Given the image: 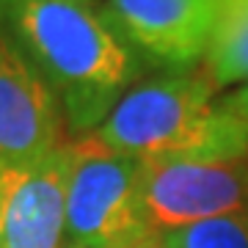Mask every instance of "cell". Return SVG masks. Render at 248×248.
Wrapping results in <instances>:
<instances>
[{
    "label": "cell",
    "instance_id": "8",
    "mask_svg": "<svg viewBox=\"0 0 248 248\" xmlns=\"http://www.w3.org/2000/svg\"><path fill=\"white\" fill-rule=\"evenodd\" d=\"M202 72L215 91L248 80V0H218Z\"/></svg>",
    "mask_w": 248,
    "mask_h": 248
},
{
    "label": "cell",
    "instance_id": "13",
    "mask_svg": "<svg viewBox=\"0 0 248 248\" xmlns=\"http://www.w3.org/2000/svg\"><path fill=\"white\" fill-rule=\"evenodd\" d=\"M0 177H3V169H0ZM0 248H3V237H0Z\"/></svg>",
    "mask_w": 248,
    "mask_h": 248
},
{
    "label": "cell",
    "instance_id": "1",
    "mask_svg": "<svg viewBox=\"0 0 248 248\" xmlns=\"http://www.w3.org/2000/svg\"><path fill=\"white\" fill-rule=\"evenodd\" d=\"M0 31L53 89L78 138L105 122L143 72L94 0H0Z\"/></svg>",
    "mask_w": 248,
    "mask_h": 248
},
{
    "label": "cell",
    "instance_id": "12",
    "mask_svg": "<svg viewBox=\"0 0 248 248\" xmlns=\"http://www.w3.org/2000/svg\"><path fill=\"white\" fill-rule=\"evenodd\" d=\"M152 234V232H149ZM149 234H143L141 240H133V243H127V246H119V248H146V237H149Z\"/></svg>",
    "mask_w": 248,
    "mask_h": 248
},
{
    "label": "cell",
    "instance_id": "14",
    "mask_svg": "<svg viewBox=\"0 0 248 248\" xmlns=\"http://www.w3.org/2000/svg\"><path fill=\"white\" fill-rule=\"evenodd\" d=\"M66 248H83V246H66Z\"/></svg>",
    "mask_w": 248,
    "mask_h": 248
},
{
    "label": "cell",
    "instance_id": "3",
    "mask_svg": "<svg viewBox=\"0 0 248 248\" xmlns=\"http://www.w3.org/2000/svg\"><path fill=\"white\" fill-rule=\"evenodd\" d=\"M149 234L141 210V163L94 133L72 141L66 185V246L119 248Z\"/></svg>",
    "mask_w": 248,
    "mask_h": 248
},
{
    "label": "cell",
    "instance_id": "4",
    "mask_svg": "<svg viewBox=\"0 0 248 248\" xmlns=\"http://www.w3.org/2000/svg\"><path fill=\"white\" fill-rule=\"evenodd\" d=\"M248 204V157H174L141 163V210L149 232L207 221Z\"/></svg>",
    "mask_w": 248,
    "mask_h": 248
},
{
    "label": "cell",
    "instance_id": "2",
    "mask_svg": "<svg viewBox=\"0 0 248 248\" xmlns=\"http://www.w3.org/2000/svg\"><path fill=\"white\" fill-rule=\"evenodd\" d=\"M94 135L138 163L248 157V127L218 110L215 86L202 69L169 72L133 86Z\"/></svg>",
    "mask_w": 248,
    "mask_h": 248
},
{
    "label": "cell",
    "instance_id": "5",
    "mask_svg": "<svg viewBox=\"0 0 248 248\" xmlns=\"http://www.w3.org/2000/svg\"><path fill=\"white\" fill-rule=\"evenodd\" d=\"M102 14L141 63L190 72L207 55L218 0H105Z\"/></svg>",
    "mask_w": 248,
    "mask_h": 248
},
{
    "label": "cell",
    "instance_id": "15",
    "mask_svg": "<svg viewBox=\"0 0 248 248\" xmlns=\"http://www.w3.org/2000/svg\"><path fill=\"white\" fill-rule=\"evenodd\" d=\"M0 169H3V166H0Z\"/></svg>",
    "mask_w": 248,
    "mask_h": 248
},
{
    "label": "cell",
    "instance_id": "11",
    "mask_svg": "<svg viewBox=\"0 0 248 248\" xmlns=\"http://www.w3.org/2000/svg\"><path fill=\"white\" fill-rule=\"evenodd\" d=\"M146 248H163V243H160L157 232H152L149 237H146Z\"/></svg>",
    "mask_w": 248,
    "mask_h": 248
},
{
    "label": "cell",
    "instance_id": "9",
    "mask_svg": "<svg viewBox=\"0 0 248 248\" xmlns=\"http://www.w3.org/2000/svg\"><path fill=\"white\" fill-rule=\"evenodd\" d=\"M163 248H248V204L157 234Z\"/></svg>",
    "mask_w": 248,
    "mask_h": 248
},
{
    "label": "cell",
    "instance_id": "6",
    "mask_svg": "<svg viewBox=\"0 0 248 248\" xmlns=\"http://www.w3.org/2000/svg\"><path fill=\"white\" fill-rule=\"evenodd\" d=\"M61 102L33 63L0 31V166H33L63 143Z\"/></svg>",
    "mask_w": 248,
    "mask_h": 248
},
{
    "label": "cell",
    "instance_id": "10",
    "mask_svg": "<svg viewBox=\"0 0 248 248\" xmlns=\"http://www.w3.org/2000/svg\"><path fill=\"white\" fill-rule=\"evenodd\" d=\"M218 110L226 116H232V119H237L240 124H246L248 127V86H243V89L232 91V94H226V97H221L218 102Z\"/></svg>",
    "mask_w": 248,
    "mask_h": 248
},
{
    "label": "cell",
    "instance_id": "7",
    "mask_svg": "<svg viewBox=\"0 0 248 248\" xmlns=\"http://www.w3.org/2000/svg\"><path fill=\"white\" fill-rule=\"evenodd\" d=\"M72 141L33 166L3 169L0 237L3 248H61L66 234V185Z\"/></svg>",
    "mask_w": 248,
    "mask_h": 248
}]
</instances>
